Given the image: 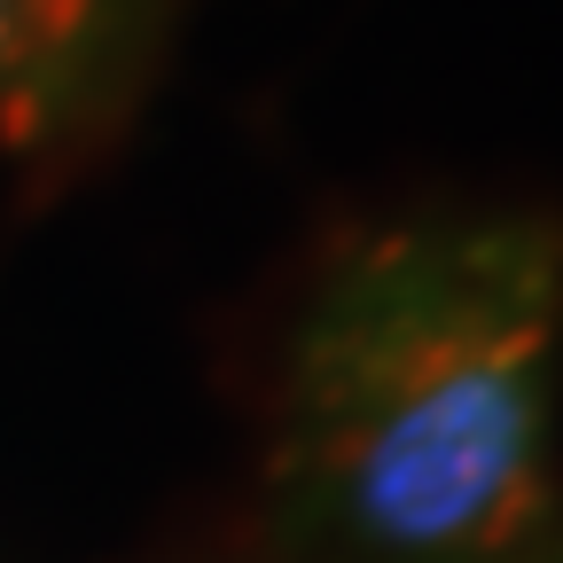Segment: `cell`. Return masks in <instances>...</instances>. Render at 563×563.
I'll list each match as a JSON object with an SVG mask.
<instances>
[{"label":"cell","instance_id":"obj_1","mask_svg":"<svg viewBox=\"0 0 563 563\" xmlns=\"http://www.w3.org/2000/svg\"><path fill=\"white\" fill-rule=\"evenodd\" d=\"M563 220L415 211L298 282L266 391V525L290 563H517L548 532Z\"/></svg>","mask_w":563,"mask_h":563},{"label":"cell","instance_id":"obj_2","mask_svg":"<svg viewBox=\"0 0 563 563\" xmlns=\"http://www.w3.org/2000/svg\"><path fill=\"white\" fill-rule=\"evenodd\" d=\"M165 40V0H0V165L87 157L133 110Z\"/></svg>","mask_w":563,"mask_h":563},{"label":"cell","instance_id":"obj_3","mask_svg":"<svg viewBox=\"0 0 563 563\" xmlns=\"http://www.w3.org/2000/svg\"><path fill=\"white\" fill-rule=\"evenodd\" d=\"M517 563H563V532H555V525H548V532H540V540H532V548H525V555H517Z\"/></svg>","mask_w":563,"mask_h":563}]
</instances>
